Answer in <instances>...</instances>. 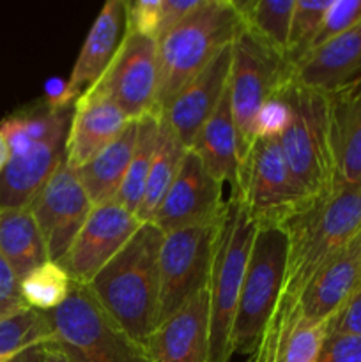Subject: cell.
I'll use <instances>...</instances> for the list:
<instances>
[{"label": "cell", "mask_w": 361, "mask_h": 362, "mask_svg": "<svg viewBox=\"0 0 361 362\" xmlns=\"http://www.w3.org/2000/svg\"><path fill=\"white\" fill-rule=\"evenodd\" d=\"M328 334H361V286L328 322Z\"/></svg>", "instance_id": "obj_38"}, {"label": "cell", "mask_w": 361, "mask_h": 362, "mask_svg": "<svg viewBox=\"0 0 361 362\" xmlns=\"http://www.w3.org/2000/svg\"><path fill=\"white\" fill-rule=\"evenodd\" d=\"M159 131H161V113L151 112L138 119L137 144H134V151L124 182L115 197L117 204L126 207L134 216L138 214V209H140L145 182H147L149 172H151L152 161H154L156 151H158Z\"/></svg>", "instance_id": "obj_27"}, {"label": "cell", "mask_w": 361, "mask_h": 362, "mask_svg": "<svg viewBox=\"0 0 361 362\" xmlns=\"http://www.w3.org/2000/svg\"><path fill=\"white\" fill-rule=\"evenodd\" d=\"M209 286L158 325L149 339L152 362H207Z\"/></svg>", "instance_id": "obj_21"}, {"label": "cell", "mask_w": 361, "mask_h": 362, "mask_svg": "<svg viewBox=\"0 0 361 362\" xmlns=\"http://www.w3.org/2000/svg\"><path fill=\"white\" fill-rule=\"evenodd\" d=\"M361 23V0H331L310 52Z\"/></svg>", "instance_id": "obj_33"}, {"label": "cell", "mask_w": 361, "mask_h": 362, "mask_svg": "<svg viewBox=\"0 0 361 362\" xmlns=\"http://www.w3.org/2000/svg\"><path fill=\"white\" fill-rule=\"evenodd\" d=\"M0 253L18 276L50 260L45 239L30 209H0Z\"/></svg>", "instance_id": "obj_26"}, {"label": "cell", "mask_w": 361, "mask_h": 362, "mask_svg": "<svg viewBox=\"0 0 361 362\" xmlns=\"http://www.w3.org/2000/svg\"><path fill=\"white\" fill-rule=\"evenodd\" d=\"M119 108L138 120L156 112L158 98V42L147 35L124 34L112 62L96 81Z\"/></svg>", "instance_id": "obj_12"}, {"label": "cell", "mask_w": 361, "mask_h": 362, "mask_svg": "<svg viewBox=\"0 0 361 362\" xmlns=\"http://www.w3.org/2000/svg\"><path fill=\"white\" fill-rule=\"evenodd\" d=\"M202 2L204 0H193V2H188V0H163L161 27H159L158 37L168 32L172 27H176L177 23H180L188 14L198 9Z\"/></svg>", "instance_id": "obj_40"}, {"label": "cell", "mask_w": 361, "mask_h": 362, "mask_svg": "<svg viewBox=\"0 0 361 362\" xmlns=\"http://www.w3.org/2000/svg\"><path fill=\"white\" fill-rule=\"evenodd\" d=\"M244 30L232 0H204L198 9L156 39L158 42V98L156 112L211 64Z\"/></svg>", "instance_id": "obj_2"}, {"label": "cell", "mask_w": 361, "mask_h": 362, "mask_svg": "<svg viewBox=\"0 0 361 362\" xmlns=\"http://www.w3.org/2000/svg\"><path fill=\"white\" fill-rule=\"evenodd\" d=\"M163 237L158 226L142 223L130 243L87 285L106 313L147 349L158 317Z\"/></svg>", "instance_id": "obj_1"}, {"label": "cell", "mask_w": 361, "mask_h": 362, "mask_svg": "<svg viewBox=\"0 0 361 362\" xmlns=\"http://www.w3.org/2000/svg\"><path fill=\"white\" fill-rule=\"evenodd\" d=\"M324 94L338 189L361 180V76Z\"/></svg>", "instance_id": "obj_19"}, {"label": "cell", "mask_w": 361, "mask_h": 362, "mask_svg": "<svg viewBox=\"0 0 361 362\" xmlns=\"http://www.w3.org/2000/svg\"><path fill=\"white\" fill-rule=\"evenodd\" d=\"M328 324H314L301 315L294 299L280 297L250 362H317Z\"/></svg>", "instance_id": "obj_18"}, {"label": "cell", "mask_w": 361, "mask_h": 362, "mask_svg": "<svg viewBox=\"0 0 361 362\" xmlns=\"http://www.w3.org/2000/svg\"><path fill=\"white\" fill-rule=\"evenodd\" d=\"M28 308L21 297L20 279L0 253V320Z\"/></svg>", "instance_id": "obj_37"}, {"label": "cell", "mask_w": 361, "mask_h": 362, "mask_svg": "<svg viewBox=\"0 0 361 362\" xmlns=\"http://www.w3.org/2000/svg\"><path fill=\"white\" fill-rule=\"evenodd\" d=\"M191 151L200 158L207 172L218 182L229 184L230 191L239 189L241 161L229 87L218 108L209 117L198 136L195 138Z\"/></svg>", "instance_id": "obj_24"}, {"label": "cell", "mask_w": 361, "mask_h": 362, "mask_svg": "<svg viewBox=\"0 0 361 362\" xmlns=\"http://www.w3.org/2000/svg\"><path fill=\"white\" fill-rule=\"evenodd\" d=\"M234 4L244 30L285 59L296 0H244Z\"/></svg>", "instance_id": "obj_28"}, {"label": "cell", "mask_w": 361, "mask_h": 362, "mask_svg": "<svg viewBox=\"0 0 361 362\" xmlns=\"http://www.w3.org/2000/svg\"><path fill=\"white\" fill-rule=\"evenodd\" d=\"M53 341L46 313L23 308L0 320V356L18 357L27 350Z\"/></svg>", "instance_id": "obj_31"}, {"label": "cell", "mask_w": 361, "mask_h": 362, "mask_svg": "<svg viewBox=\"0 0 361 362\" xmlns=\"http://www.w3.org/2000/svg\"><path fill=\"white\" fill-rule=\"evenodd\" d=\"M329 6H331V0H319V2L296 0L285 53V62L289 64V67L299 64L310 53Z\"/></svg>", "instance_id": "obj_32"}, {"label": "cell", "mask_w": 361, "mask_h": 362, "mask_svg": "<svg viewBox=\"0 0 361 362\" xmlns=\"http://www.w3.org/2000/svg\"><path fill=\"white\" fill-rule=\"evenodd\" d=\"M28 209L41 230L50 260L60 264L94 205L81 186L76 170L64 161Z\"/></svg>", "instance_id": "obj_13"}, {"label": "cell", "mask_w": 361, "mask_h": 362, "mask_svg": "<svg viewBox=\"0 0 361 362\" xmlns=\"http://www.w3.org/2000/svg\"><path fill=\"white\" fill-rule=\"evenodd\" d=\"M7 161H9V147H7V141L4 138V134L0 133V173L6 168Z\"/></svg>", "instance_id": "obj_42"}, {"label": "cell", "mask_w": 361, "mask_h": 362, "mask_svg": "<svg viewBox=\"0 0 361 362\" xmlns=\"http://www.w3.org/2000/svg\"><path fill=\"white\" fill-rule=\"evenodd\" d=\"M130 117L98 85L84 92L74 101L66 138V163L80 168L117 140Z\"/></svg>", "instance_id": "obj_16"}, {"label": "cell", "mask_w": 361, "mask_h": 362, "mask_svg": "<svg viewBox=\"0 0 361 362\" xmlns=\"http://www.w3.org/2000/svg\"><path fill=\"white\" fill-rule=\"evenodd\" d=\"M45 98L42 101L53 110H71L74 101H76V94L71 88L69 80H64L60 76H52L45 81Z\"/></svg>", "instance_id": "obj_39"}, {"label": "cell", "mask_w": 361, "mask_h": 362, "mask_svg": "<svg viewBox=\"0 0 361 362\" xmlns=\"http://www.w3.org/2000/svg\"><path fill=\"white\" fill-rule=\"evenodd\" d=\"M46 317L52 345L69 362H152L147 346L134 341L106 313L87 285L73 283L66 303Z\"/></svg>", "instance_id": "obj_5"}, {"label": "cell", "mask_w": 361, "mask_h": 362, "mask_svg": "<svg viewBox=\"0 0 361 362\" xmlns=\"http://www.w3.org/2000/svg\"><path fill=\"white\" fill-rule=\"evenodd\" d=\"M124 27H126V2L108 0L92 23L78 53L71 76L67 78L76 98H80L103 76L122 41Z\"/></svg>", "instance_id": "obj_23"}, {"label": "cell", "mask_w": 361, "mask_h": 362, "mask_svg": "<svg viewBox=\"0 0 361 362\" xmlns=\"http://www.w3.org/2000/svg\"><path fill=\"white\" fill-rule=\"evenodd\" d=\"M292 108V120L278 138L285 161L314 204L335 191V165L329 144L326 94L287 80L282 85Z\"/></svg>", "instance_id": "obj_6"}, {"label": "cell", "mask_w": 361, "mask_h": 362, "mask_svg": "<svg viewBox=\"0 0 361 362\" xmlns=\"http://www.w3.org/2000/svg\"><path fill=\"white\" fill-rule=\"evenodd\" d=\"M64 126L21 156L9 158L0 173V209H23L32 204L46 180L66 161Z\"/></svg>", "instance_id": "obj_20"}, {"label": "cell", "mask_w": 361, "mask_h": 362, "mask_svg": "<svg viewBox=\"0 0 361 362\" xmlns=\"http://www.w3.org/2000/svg\"><path fill=\"white\" fill-rule=\"evenodd\" d=\"M237 194L257 228H285L290 219L315 205L290 172L276 138L253 141L241 168Z\"/></svg>", "instance_id": "obj_8"}, {"label": "cell", "mask_w": 361, "mask_h": 362, "mask_svg": "<svg viewBox=\"0 0 361 362\" xmlns=\"http://www.w3.org/2000/svg\"><path fill=\"white\" fill-rule=\"evenodd\" d=\"M16 357H11V356H0V362H13Z\"/></svg>", "instance_id": "obj_43"}, {"label": "cell", "mask_w": 361, "mask_h": 362, "mask_svg": "<svg viewBox=\"0 0 361 362\" xmlns=\"http://www.w3.org/2000/svg\"><path fill=\"white\" fill-rule=\"evenodd\" d=\"M225 205L223 184L218 182L200 158L188 148L172 186L149 223L158 226L163 233L214 225L222 221Z\"/></svg>", "instance_id": "obj_11"}, {"label": "cell", "mask_w": 361, "mask_h": 362, "mask_svg": "<svg viewBox=\"0 0 361 362\" xmlns=\"http://www.w3.org/2000/svg\"><path fill=\"white\" fill-rule=\"evenodd\" d=\"M289 257L283 299H296L319 265L361 235V180L338 187L285 225Z\"/></svg>", "instance_id": "obj_3"}, {"label": "cell", "mask_w": 361, "mask_h": 362, "mask_svg": "<svg viewBox=\"0 0 361 362\" xmlns=\"http://www.w3.org/2000/svg\"><path fill=\"white\" fill-rule=\"evenodd\" d=\"M38 362H69L62 352L52 343H46L39 349Z\"/></svg>", "instance_id": "obj_41"}, {"label": "cell", "mask_w": 361, "mask_h": 362, "mask_svg": "<svg viewBox=\"0 0 361 362\" xmlns=\"http://www.w3.org/2000/svg\"><path fill=\"white\" fill-rule=\"evenodd\" d=\"M289 257L285 228H257L232 327V356L251 354L282 297Z\"/></svg>", "instance_id": "obj_7"}, {"label": "cell", "mask_w": 361, "mask_h": 362, "mask_svg": "<svg viewBox=\"0 0 361 362\" xmlns=\"http://www.w3.org/2000/svg\"><path fill=\"white\" fill-rule=\"evenodd\" d=\"M292 120V108L285 92L280 87L258 110L253 122V134L257 138H276L278 140Z\"/></svg>", "instance_id": "obj_34"}, {"label": "cell", "mask_w": 361, "mask_h": 362, "mask_svg": "<svg viewBox=\"0 0 361 362\" xmlns=\"http://www.w3.org/2000/svg\"><path fill=\"white\" fill-rule=\"evenodd\" d=\"M188 147L180 144L179 138L173 134V131L163 122L159 131V144L156 151L154 161H152L151 172H149L147 182H145L144 197H142L140 209H138V219L142 223H149L158 211L159 204L165 198L166 191L172 186L177 172H179L183 159L186 156Z\"/></svg>", "instance_id": "obj_29"}, {"label": "cell", "mask_w": 361, "mask_h": 362, "mask_svg": "<svg viewBox=\"0 0 361 362\" xmlns=\"http://www.w3.org/2000/svg\"><path fill=\"white\" fill-rule=\"evenodd\" d=\"M290 67L282 55L243 30L232 45L229 92L237 148L243 168L255 141L253 122L260 106L289 80Z\"/></svg>", "instance_id": "obj_9"}, {"label": "cell", "mask_w": 361, "mask_h": 362, "mask_svg": "<svg viewBox=\"0 0 361 362\" xmlns=\"http://www.w3.org/2000/svg\"><path fill=\"white\" fill-rule=\"evenodd\" d=\"M257 226L248 216L237 191H230L218 228L209 279V350L207 362L232 361V327L241 288Z\"/></svg>", "instance_id": "obj_4"}, {"label": "cell", "mask_w": 361, "mask_h": 362, "mask_svg": "<svg viewBox=\"0 0 361 362\" xmlns=\"http://www.w3.org/2000/svg\"><path fill=\"white\" fill-rule=\"evenodd\" d=\"M140 225V219L115 200L96 205L60 265L73 283L88 285L130 243Z\"/></svg>", "instance_id": "obj_14"}, {"label": "cell", "mask_w": 361, "mask_h": 362, "mask_svg": "<svg viewBox=\"0 0 361 362\" xmlns=\"http://www.w3.org/2000/svg\"><path fill=\"white\" fill-rule=\"evenodd\" d=\"M232 69V45L218 53L198 76H195L161 113L184 147L191 148L204 124L214 113L229 87Z\"/></svg>", "instance_id": "obj_17"}, {"label": "cell", "mask_w": 361, "mask_h": 362, "mask_svg": "<svg viewBox=\"0 0 361 362\" xmlns=\"http://www.w3.org/2000/svg\"><path fill=\"white\" fill-rule=\"evenodd\" d=\"M73 288V279L57 262H45L20 281L21 297L28 308L50 313L62 306Z\"/></svg>", "instance_id": "obj_30"}, {"label": "cell", "mask_w": 361, "mask_h": 362, "mask_svg": "<svg viewBox=\"0 0 361 362\" xmlns=\"http://www.w3.org/2000/svg\"><path fill=\"white\" fill-rule=\"evenodd\" d=\"M163 0H131L126 2L124 34H138L158 39L161 27Z\"/></svg>", "instance_id": "obj_35"}, {"label": "cell", "mask_w": 361, "mask_h": 362, "mask_svg": "<svg viewBox=\"0 0 361 362\" xmlns=\"http://www.w3.org/2000/svg\"><path fill=\"white\" fill-rule=\"evenodd\" d=\"M137 131L138 120H131L117 140L103 148L91 161L76 168L78 179L94 207L115 200L133 156Z\"/></svg>", "instance_id": "obj_25"}, {"label": "cell", "mask_w": 361, "mask_h": 362, "mask_svg": "<svg viewBox=\"0 0 361 362\" xmlns=\"http://www.w3.org/2000/svg\"><path fill=\"white\" fill-rule=\"evenodd\" d=\"M219 223L165 233L159 250L156 327L209 286Z\"/></svg>", "instance_id": "obj_10"}, {"label": "cell", "mask_w": 361, "mask_h": 362, "mask_svg": "<svg viewBox=\"0 0 361 362\" xmlns=\"http://www.w3.org/2000/svg\"><path fill=\"white\" fill-rule=\"evenodd\" d=\"M361 76V23L308 53L290 67L289 80L329 92Z\"/></svg>", "instance_id": "obj_22"}, {"label": "cell", "mask_w": 361, "mask_h": 362, "mask_svg": "<svg viewBox=\"0 0 361 362\" xmlns=\"http://www.w3.org/2000/svg\"><path fill=\"white\" fill-rule=\"evenodd\" d=\"M317 362H361V334H328Z\"/></svg>", "instance_id": "obj_36"}, {"label": "cell", "mask_w": 361, "mask_h": 362, "mask_svg": "<svg viewBox=\"0 0 361 362\" xmlns=\"http://www.w3.org/2000/svg\"><path fill=\"white\" fill-rule=\"evenodd\" d=\"M360 286L361 235L322 262L294 300L308 322L328 324Z\"/></svg>", "instance_id": "obj_15"}]
</instances>
